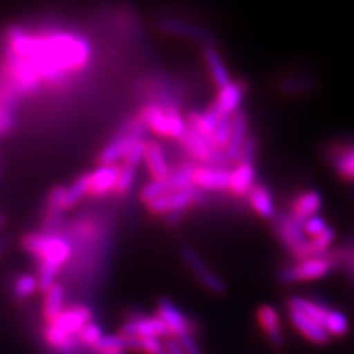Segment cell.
<instances>
[{"label":"cell","instance_id":"6da1fadb","mask_svg":"<svg viewBox=\"0 0 354 354\" xmlns=\"http://www.w3.org/2000/svg\"><path fill=\"white\" fill-rule=\"evenodd\" d=\"M8 49L27 61L40 82L46 84L64 83L73 73L84 70L92 57L91 44L74 32L55 31L35 36L19 27H12L8 32Z\"/></svg>","mask_w":354,"mask_h":354},{"label":"cell","instance_id":"7a4b0ae2","mask_svg":"<svg viewBox=\"0 0 354 354\" xmlns=\"http://www.w3.org/2000/svg\"><path fill=\"white\" fill-rule=\"evenodd\" d=\"M344 260V252L339 250L328 251L324 256L297 261L279 272V282L282 285H292L298 282L322 279L334 270Z\"/></svg>","mask_w":354,"mask_h":354},{"label":"cell","instance_id":"3957f363","mask_svg":"<svg viewBox=\"0 0 354 354\" xmlns=\"http://www.w3.org/2000/svg\"><path fill=\"white\" fill-rule=\"evenodd\" d=\"M22 247L39 259V266H49L58 270L71 257V243L52 234H27L22 238Z\"/></svg>","mask_w":354,"mask_h":354},{"label":"cell","instance_id":"277c9868","mask_svg":"<svg viewBox=\"0 0 354 354\" xmlns=\"http://www.w3.org/2000/svg\"><path fill=\"white\" fill-rule=\"evenodd\" d=\"M148 127L143 123L140 115L129 120L121 127L118 135L111 140L99 153V164L101 165H117L118 161H124L127 153L138 142L143 140Z\"/></svg>","mask_w":354,"mask_h":354},{"label":"cell","instance_id":"5b68a950","mask_svg":"<svg viewBox=\"0 0 354 354\" xmlns=\"http://www.w3.org/2000/svg\"><path fill=\"white\" fill-rule=\"evenodd\" d=\"M272 226L276 238L292 254L298 261L308 259V242L304 229L300 223L286 213H276L272 218Z\"/></svg>","mask_w":354,"mask_h":354},{"label":"cell","instance_id":"8992f818","mask_svg":"<svg viewBox=\"0 0 354 354\" xmlns=\"http://www.w3.org/2000/svg\"><path fill=\"white\" fill-rule=\"evenodd\" d=\"M207 201V194L198 187H192L189 191H174L158 198L148 205L149 212L157 216H169L173 213H183L192 205L204 204Z\"/></svg>","mask_w":354,"mask_h":354},{"label":"cell","instance_id":"52a82bcc","mask_svg":"<svg viewBox=\"0 0 354 354\" xmlns=\"http://www.w3.org/2000/svg\"><path fill=\"white\" fill-rule=\"evenodd\" d=\"M6 70L9 74L10 86L14 87V91L27 95L39 92L41 82L36 71L31 68V65L27 61L19 58L18 55L9 49L6 52Z\"/></svg>","mask_w":354,"mask_h":354},{"label":"cell","instance_id":"ba28073f","mask_svg":"<svg viewBox=\"0 0 354 354\" xmlns=\"http://www.w3.org/2000/svg\"><path fill=\"white\" fill-rule=\"evenodd\" d=\"M158 28L162 32H167V35H171L176 37H183L191 41L203 44L204 48L216 46L218 43V39L213 31H209L208 28H204L201 26H195L192 22H187L179 18L164 17L158 19Z\"/></svg>","mask_w":354,"mask_h":354},{"label":"cell","instance_id":"9c48e42d","mask_svg":"<svg viewBox=\"0 0 354 354\" xmlns=\"http://www.w3.org/2000/svg\"><path fill=\"white\" fill-rule=\"evenodd\" d=\"M182 259L185 264L187 266L198 282L201 283L208 292L216 295H225L227 292V288L225 281L217 276L208 266L204 263V260L198 256V252L191 247L182 248Z\"/></svg>","mask_w":354,"mask_h":354},{"label":"cell","instance_id":"30bf717a","mask_svg":"<svg viewBox=\"0 0 354 354\" xmlns=\"http://www.w3.org/2000/svg\"><path fill=\"white\" fill-rule=\"evenodd\" d=\"M157 316L167 326L171 338H179L182 335H194L195 325L191 319H187L179 308H177L167 298H161L157 306Z\"/></svg>","mask_w":354,"mask_h":354},{"label":"cell","instance_id":"8fae6325","mask_svg":"<svg viewBox=\"0 0 354 354\" xmlns=\"http://www.w3.org/2000/svg\"><path fill=\"white\" fill-rule=\"evenodd\" d=\"M120 334L138 338H165L170 335V332L158 316H139L130 317L121 326Z\"/></svg>","mask_w":354,"mask_h":354},{"label":"cell","instance_id":"7c38bea8","mask_svg":"<svg viewBox=\"0 0 354 354\" xmlns=\"http://www.w3.org/2000/svg\"><path fill=\"white\" fill-rule=\"evenodd\" d=\"M247 92H248L247 82L232 80L227 86L218 88V93L213 106L217 109V113L220 115L234 117L238 111H241V105Z\"/></svg>","mask_w":354,"mask_h":354},{"label":"cell","instance_id":"4fadbf2b","mask_svg":"<svg viewBox=\"0 0 354 354\" xmlns=\"http://www.w3.org/2000/svg\"><path fill=\"white\" fill-rule=\"evenodd\" d=\"M230 177V170L208 167V165H196L194 170V185L203 192L229 191Z\"/></svg>","mask_w":354,"mask_h":354},{"label":"cell","instance_id":"5bb4252c","mask_svg":"<svg viewBox=\"0 0 354 354\" xmlns=\"http://www.w3.org/2000/svg\"><path fill=\"white\" fill-rule=\"evenodd\" d=\"M288 317H290V322L292 324V326L310 342H313V344L317 346L329 344L332 337L322 326L316 324L312 317H308L307 315L300 312V310L295 308H288Z\"/></svg>","mask_w":354,"mask_h":354},{"label":"cell","instance_id":"9a60e30c","mask_svg":"<svg viewBox=\"0 0 354 354\" xmlns=\"http://www.w3.org/2000/svg\"><path fill=\"white\" fill-rule=\"evenodd\" d=\"M257 320L270 344L274 348L282 350L285 346V337L282 332L281 317H279L278 310L270 304H263L257 308Z\"/></svg>","mask_w":354,"mask_h":354},{"label":"cell","instance_id":"2e32d148","mask_svg":"<svg viewBox=\"0 0 354 354\" xmlns=\"http://www.w3.org/2000/svg\"><path fill=\"white\" fill-rule=\"evenodd\" d=\"M121 167L117 165H99L88 173V195L104 196L111 191H115Z\"/></svg>","mask_w":354,"mask_h":354},{"label":"cell","instance_id":"e0dca14e","mask_svg":"<svg viewBox=\"0 0 354 354\" xmlns=\"http://www.w3.org/2000/svg\"><path fill=\"white\" fill-rule=\"evenodd\" d=\"M180 143L185 148V151L198 162V165H208L209 167V164H212V160H213V155L217 149L213 145L212 140H208L207 138L198 135L196 131L187 127L186 135L180 140Z\"/></svg>","mask_w":354,"mask_h":354},{"label":"cell","instance_id":"ac0fdd59","mask_svg":"<svg viewBox=\"0 0 354 354\" xmlns=\"http://www.w3.org/2000/svg\"><path fill=\"white\" fill-rule=\"evenodd\" d=\"M248 117L245 111H238V113L232 117V135L230 140L226 147V153L230 164H238L241 158V152L243 148V143L248 139Z\"/></svg>","mask_w":354,"mask_h":354},{"label":"cell","instance_id":"d6986e66","mask_svg":"<svg viewBox=\"0 0 354 354\" xmlns=\"http://www.w3.org/2000/svg\"><path fill=\"white\" fill-rule=\"evenodd\" d=\"M322 195L317 191H306L292 201L290 216L303 226L308 218L317 216V212L322 207Z\"/></svg>","mask_w":354,"mask_h":354},{"label":"cell","instance_id":"ffe728a7","mask_svg":"<svg viewBox=\"0 0 354 354\" xmlns=\"http://www.w3.org/2000/svg\"><path fill=\"white\" fill-rule=\"evenodd\" d=\"M329 157L332 167L341 179L354 182V143L353 145L332 147Z\"/></svg>","mask_w":354,"mask_h":354},{"label":"cell","instance_id":"44dd1931","mask_svg":"<svg viewBox=\"0 0 354 354\" xmlns=\"http://www.w3.org/2000/svg\"><path fill=\"white\" fill-rule=\"evenodd\" d=\"M256 165L251 164H238L236 167L232 170L230 177V187L229 192L234 196H248L251 189L256 186Z\"/></svg>","mask_w":354,"mask_h":354},{"label":"cell","instance_id":"7402d4cb","mask_svg":"<svg viewBox=\"0 0 354 354\" xmlns=\"http://www.w3.org/2000/svg\"><path fill=\"white\" fill-rule=\"evenodd\" d=\"M145 162L148 171L152 176V180H165L170 177L171 170L169 167L167 160H165V155L160 143L147 142Z\"/></svg>","mask_w":354,"mask_h":354},{"label":"cell","instance_id":"603a6c76","mask_svg":"<svg viewBox=\"0 0 354 354\" xmlns=\"http://www.w3.org/2000/svg\"><path fill=\"white\" fill-rule=\"evenodd\" d=\"M203 57L205 61V65L208 68L209 75L214 82V84L217 86V88H221L227 86L232 82L230 73L227 70L226 64L223 62V58L218 53V50L216 49V46H207L203 49Z\"/></svg>","mask_w":354,"mask_h":354},{"label":"cell","instance_id":"cb8c5ba5","mask_svg":"<svg viewBox=\"0 0 354 354\" xmlns=\"http://www.w3.org/2000/svg\"><path fill=\"white\" fill-rule=\"evenodd\" d=\"M247 198H248V203H250L251 208L260 217L272 220L276 216L273 195H272L269 187L266 185L257 183L256 186L252 187Z\"/></svg>","mask_w":354,"mask_h":354},{"label":"cell","instance_id":"d4e9b609","mask_svg":"<svg viewBox=\"0 0 354 354\" xmlns=\"http://www.w3.org/2000/svg\"><path fill=\"white\" fill-rule=\"evenodd\" d=\"M139 115L143 120V123L147 124L148 130L153 131L158 136L167 138V109L152 102L143 106Z\"/></svg>","mask_w":354,"mask_h":354},{"label":"cell","instance_id":"484cf974","mask_svg":"<svg viewBox=\"0 0 354 354\" xmlns=\"http://www.w3.org/2000/svg\"><path fill=\"white\" fill-rule=\"evenodd\" d=\"M64 300L65 292L61 283H55L50 290L44 294V303H43V316L48 324H52L57 320L64 312Z\"/></svg>","mask_w":354,"mask_h":354},{"label":"cell","instance_id":"4316f807","mask_svg":"<svg viewBox=\"0 0 354 354\" xmlns=\"http://www.w3.org/2000/svg\"><path fill=\"white\" fill-rule=\"evenodd\" d=\"M196 165L192 162H182L177 165L176 169L171 170L169 182L173 187V191H189L194 185V170Z\"/></svg>","mask_w":354,"mask_h":354},{"label":"cell","instance_id":"83f0119b","mask_svg":"<svg viewBox=\"0 0 354 354\" xmlns=\"http://www.w3.org/2000/svg\"><path fill=\"white\" fill-rule=\"evenodd\" d=\"M317 80L313 77L306 75H295V77H286V79L279 82V91L285 95H301L312 92L316 88Z\"/></svg>","mask_w":354,"mask_h":354},{"label":"cell","instance_id":"f1b7e54d","mask_svg":"<svg viewBox=\"0 0 354 354\" xmlns=\"http://www.w3.org/2000/svg\"><path fill=\"white\" fill-rule=\"evenodd\" d=\"M170 192H174V191H173V187H171L169 179H165V180H151L149 183H147L145 186H143V189L140 191V199L148 207L151 203L157 201L158 198L167 195Z\"/></svg>","mask_w":354,"mask_h":354},{"label":"cell","instance_id":"f546056e","mask_svg":"<svg viewBox=\"0 0 354 354\" xmlns=\"http://www.w3.org/2000/svg\"><path fill=\"white\" fill-rule=\"evenodd\" d=\"M84 195H88V173L80 176L70 187H66L64 208L68 209L79 204Z\"/></svg>","mask_w":354,"mask_h":354},{"label":"cell","instance_id":"4dcf8cb0","mask_svg":"<svg viewBox=\"0 0 354 354\" xmlns=\"http://www.w3.org/2000/svg\"><path fill=\"white\" fill-rule=\"evenodd\" d=\"M335 239V230L332 227H328L322 235L316 238H312L308 242V259L324 256L329 251V247Z\"/></svg>","mask_w":354,"mask_h":354},{"label":"cell","instance_id":"1f68e13d","mask_svg":"<svg viewBox=\"0 0 354 354\" xmlns=\"http://www.w3.org/2000/svg\"><path fill=\"white\" fill-rule=\"evenodd\" d=\"M325 329L330 337L339 338V337H344L348 334L350 322L344 313H341V312H338V310L332 308V312L326 320Z\"/></svg>","mask_w":354,"mask_h":354},{"label":"cell","instance_id":"d6a6232c","mask_svg":"<svg viewBox=\"0 0 354 354\" xmlns=\"http://www.w3.org/2000/svg\"><path fill=\"white\" fill-rule=\"evenodd\" d=\"M39 290V279L35 274H21L14 283V294L18 300H26Z\"/></svg>","mask_w":354,"mask_h":354},{"label":"cell","instance_id":"836d02e7","mask_svg":"<svg viewBox=\"0 0 354 354\" xmlns=\"http://www.w3.org/2000/svg\"><path fill=\"white\" fill-rule=\"evenodd\" d=\"M97 354L114 353V351H127V338L124 335H104L93 347Z\"/></svg>","mask_w":354,"mask_h":354},{"label":"cell","instance_id":"e575fe53","mask_svg":"<svg viewBox=\"0 0 354 354\" xmlns=\"http://www.w3.org/2000/svg\"><path fill=\"white\" fill-rule=\"evenodd\" d=\"M230 135H232V117H221L218 124L213 133V145L216 148H220V149H226L227 143L230 140Z\"/></svg>","mask_w":354,"mask_h":354},{"label":"cell","instance_id":"d590c367","mask_svg":"<svg viewBox=\"0 0 354 354\" xmlns=\"http://www.w3.org/2000/svg\"><path fill=\"white\" fill-rule=\"evenodd\" d=\"M257 153H259V138H257V135H254V133H250L248 139L245 140V143H243V148H242L241 158H239L238 164L256 165Z\"/></svg>","mask_w":354,"mask_h":354},{"label":"cell","instance_id":"8d00e7d4","mask_svg":"<svg viewBox=\"0 0 354 354\" xmlns=\"http://www.w3.org/2000/svg\"><path fill=\"white\" fill-rule=\"evenodd\" d=\"M104 337V332H102V328L99 326L95 322H91L87 324L82 332L79 334V339L83 346H87V347H95L99 339H101Z\"/></svg>","mask_w":354,"mask_h":354},{"label":"cell","instance_id":"74e56055","mask_svg":"<svg viewBox=\"0 0 354 354\" xmlns=\"http://www.w3.org/2000/svg\"><path fill=\"white\" fill-rule=\"evenodd\" d=\"M135 180H136V169L121 165L120 176H118V180H117V186H115L114 192H117L120 195L127 194L133 187V185H135Z\"/></svg>","mask_w":354,"mask_h":354},{"label":"cell","instance_id":"f35d334b","mask_svg":"<svg viewBox=\"0 0 354 354\" xmlns=\"http://www.w3.org/2000/svg\"><path fill=\"white\" fill-rule=\"evenodd\" d=\"M145 153H147V142L140 140L127 153V157L123 161V165H126V167H131V169H138V165L142 161H145Z\"/></svg>","mask_w":354,"mask_h":354},{"label":"cell","instance_id":"ab89813d","mask_svg":"<svg viewBox=\"0 0 354 354\" xmlns=\"http://www.w3.org/2000/svg\"><path fill=\"white\" fill-rule=\"evenodd\" d=\"M66 195V187L65 186H57L53 187L48 196V212H57L64 213V201Z\"/></svg>","mask_w":354,"mask_h":354},{"label":"cell","instance_id":"60d3db41","mask_svg":"<svg viewBox=\"0 0 354 354\" xmlns=\"http://www.w3.org/2000/svg\"><path fill=\"white\" fill-rule=\"evenodd\" d=\"M328 223L325 221V218H322L320 216H315L312 218H308L306 223L303 225V229H304V234L307 236H310V239L312 238H316L319 235H322L324 232L328 229Z\"/></svg>","mask_w":354,"mask_h":354},{"label":"cell","instance_id":"b9f144b4","mask_svg":"<svg viewBox=\"0 0 354 354\" xmlns=\"http://www.w3.org/2000/svg\"><path fill=\"white\" fill-rule=\"evenodd\" d=\"M14 129V118L10 115L9 106H6L5 101L0 97V136H5Z\"/></svg>","mask_w":354,"mask_h":354},{"label":"cell","instance_id":"7bdbcfd3","mask_svg":"<svg viewBox=\"0 0 354 354\" xmlns=\"http://www.w3.org/2000/svg\"><path fill=\"white\" fill-rule=\"evenodd\" d=\"M176 339L180 344L185 354H203V351H201V348H199L198 342L195 341L194 335H182L179 338H176Z\"/></svg>","mask_w":354,"mask_h":354},{"label":"cell","instance_id":"ee69618b","mask_svg":"<svg viewBox=\"0 0 354 354\" xmlns=\"http://www.w3.org/2000/svg\"><path fill=\"white\" fill-rule=\"evenodd\" d=\"M165 347H167L170 354H185V351L182 350L180 344L177 342L176 338H171V337L167 338V341H165Z\"/></svg>","mask_w":354,"mask_h":354},{"label":"cell","instance_id":"f6af8a7d","mask_svg":"<svg viewBox=\"0 0 354 354\" xmlns=\"http://www.w3.org/2000/svg\"><path fill=\"white\" fill-rule=\"evenodd\" d=\"M182 216H183V213H173V214L165 216V217H164V220L167 221V225H170V226H176V225L179 223V221H180Z\"/></svg>","mask_w":354,"mask_h":354},{"label":"cell","instance_id":"bcb514c9","mask_svg":"<svg viewBox=\"0 0 354 354\" xmlns=\"http://www.w3.org/2000/svg\"><path fill=\"white\" fill-rule=\"evenodd\" d=\"M8 245H9V241L6 238H0V259H2Z\"/></svg>","mask_w":354,"mask_h":354},{"label":"cell","instance_id":"7dc6e473","mask_svg":"<svg viewBox=\"0 0 354 354\" xmlns=\"http://www.w3.org/2000/svg\"><path fill=\"white\" fill-rule=\"evenodd\" d=\"M3 225H5V217H3L2 214H0V229L3 227Z\"/></svg>","mask_w":354,"mask_h":354},{"label":"cell","instance_id":"c3c4849f","mask_svg":"<svg viewBox=\"0 0 354 354\" xmlns=\"http://www.w3.org/2000/svg\"><path fill=\"white\" fill-rule=\"evenodd\" d=\"M102 354H126L124 351H114V353H102Z\"/></svg>","mask_w":354,"mask_h":354}]
</instances>
